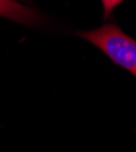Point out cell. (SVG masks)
Instances as JSON below:
<instances>
[{
	"label": "cell",
	"mask_w": 136,
	"mask_h": 152,
	"mask_svg": "<svg viewBox=\"0 0 136 152\" xmlns=\"http://www.w3.org/2000/svg\"><path fill=\"white\" fill-rule=\"evenodd\" d=\"M77 34L101 49L118 66L128 69L136 77V40L119 27L114 24H105L97 29L79 32Z\"/></svg>",
	"instance_id": "6da1fadb"
},
{
	"label": "cell",
	"mask_w": 136,
	"mask_h": 152,
	"mask_svg": "<svg viewBox=\"0 0 136 152\" xmlns=\"http://www.w3.org/2000/svg\"><path fill=\"white\" fill-rule=\"evenodd\" d=\"M0 16L22 24H36L41 21V16L34 9L16 0H0Z\"/></svg>",
	"instance_id": "7a4b0ae2"
},
{
	"label": "cell",
	"mask_w": 136,
	"mask_h": 152,
	"mask_svg": "<svg viewBox=\"0 0 136 152\" xmlns=\"http://www.w3.org/2000/svg\"><path fill=\"white\" fill-rule=\"evenodd\" d=\"M123 0H102V4H103V10H105V16L107 17L111 11H112L119 3H121Z\"/></svg>",
	"instance_id": "3957f363"
}]
</instances>
